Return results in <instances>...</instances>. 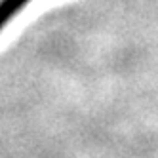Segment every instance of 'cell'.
I'll return each mask as SVG.
<instances>
[{
    "mask_svg": "<svg viewBox=\"0 0 158 158\" xmlns=\"http://www.w3.org/2000/svg\"><path fill=\"white\" fill-rule=\"evenodd\" d=\"M31 0H0V31L12 21Z\"/></svg>",
    "mask_w": 158,
    "mask_h": 158,
    "instance_id": "obj_1",
    "label": "cell"
}]
</instances>
